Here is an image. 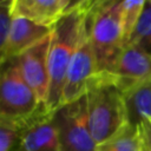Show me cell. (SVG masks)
I'll use <instances>...</instances> for the list:
<instances>
[{
	"mask_svg": "<svg viewBox=\"0 0 151 151\" xmlns=\"http://www.w3.org/2000/svg\"><path fill=\"white\" fill-rule=\"evenodd\" d=\"M46 107L21 76L17 58L0 61V126L18 131Z\"/></svg>",
	"mask_w": 151,
	"mask_h": 151,
	"instance_id": "obj_3",
	"label": "cell"
},
{
	"mask_svg": "<svg viewBox=\"0 0 151 151\" xmlns=\"http://www.w3.org/2000/svg\"><path fill=\"white\" fill-rule=\"evenodd\" d=\"M123 93L130 126L138 127L142 122L151 120V78L129 87Z\"/></svg>",
	"mask_w": 151,
	"mask_h": 151,
	"instance_id": "obj_12",
	"label": "cell"
},
{
	"mask_svg": "<svg viewBox=\"0 0 151 151\" xmlns=\"http://www.w3.org/2000/svg\"><path fill=\"white\" fill-rule=\"evenodd\" d=\"M94 4L96 1L93 0L76 1L53 27L48 54L50 87L45 104L50 112H54L60 106L68 66L77 51Z\"/></svg>",
	"mask_w": 151,
	"mask_h": 151,
	"instance_id": "obj_1",
	"label": "cell"
},
{
	"mask_svg": "<svg viewBox=\"0 0 151 151\" xmlns=\"http://www.w3.org/2000/svg\"><path fill=\"white\" fill-rule=\"evenodd\" d=\"M85 96L88 126L97 145L129 125L124 93L109 73H98Z\"/></svg>",
	"mask_w": 151,
	"mask_h": 151,
	"instance_id": "obj_2",
	"label": "cell"
},
{
	"mask_svg": "<svg viewBox=\"0 0 151 151\" xmlns=\"http://www.w3.org/2000/svg\"><path fill=\"white\" fill-rule=\"evenodd\" d=\"M145 151H151V120H144L138 125Z\"/></svg>",
	"mask_w": 151,
	"mask_h": 151,
	"instance_id": "obj_18",
	"label": "cell"
},
{
	"mask_svg": "<svg viewBox=\"0 0 151 151\" xmlns=\"http://www.w3.org/2000/svg\"><path fill=\"white\" fill-rule=\"evenodd\" d=\"M96 151H144V144L138 127L127 125L109 140L98 144Z\"/></svg>",
	"mask_w": 151,
	"mask_h": 151,
	"instance_id": "obj_13",
	"label": "cell"
},
{
	"mask_svg": "<svg viewBox=\"0 0 151 151\" xmlns=\"http://www.w3.org/2000/svg\"><path fill=\"white\" fill-rule=\"evenodd\" d=\"M109 74L124 92L129 87L151 78V55L138 46L127 44L123 47Z\"/></svg>",
	"mask_w": 151,
	"mask_h": 151,
	"instance_id": "obj_9",
	"label": "cell"
},
{
	"mask_svg": "<svg viewBox=\"0 0 151 151\" xmlns=\"http://www.w3.org/2000/svg\"><path fill=\"white\" fill-rule=\"evenodd\" d=\"M54 112L42 107L28 123L17 131L13 151H60Z\"/></svg>",
	"mask_w": 151,
	"mask_h": 151,
	"instance_id": "obj_8",
	"label": "cell"
},
{
	"mask_svg": "<svg viewBox=\"0 0 151 151\" xmlns=\"http://www.w3.org/2000/svg\"><path fill=\"white\" fill-rule=\"evenodd\" d=\"M60 151H96L94 142L88 126L86 96L59 106L54 113Z\"/></svg>",
	"mask_w": 151,
	"mask_h": 151,
	"instance_id": "obj_5",
	"label": "cell"
},
{
	"mask_svg": "<svg viewBox=\"0 0 151 151\" xmlns=\"http://www.w3.org/2000/svg\"><path fill=\"white\" fill-rule=\"evenodd\" d=\"M88 20L66 73L60 106L84 97L98 74L97 61L88 34Z\"/></svg>",
	"mask_w": 151,
	"mask_h": 151,
	"instance_id": "obj_6",
	"label": "cell"
},
{
	"mask_svg": "<svg viewBox=\"0 0 151 151\" xmlns=\"http://www.w3.org/2000/svg\"><path fill=\"white\" fill-rule=\"evenodd\" d=\"M52 32L39 42L15 57L22 78L44 105L46 104L50 87L48 54Z\"/></svg>",
	"mask_w": 151,
	"mask_h": 151,
	"instance_id": "obj_7",
	"label": "cell"
},
{
	"mask_svg": "<svg viewBox=\"0 0 151 151\" xmlns=\"http://www.w3.org/2000/svg\"><path fill=\"white\" fill-rule=\"evenodd\" d=\"M127 44L136 45L151 55V0L146 1L140 19Z\"/></svg>",
	"mask_w": 151,
	"mask_h": 151,
	"instance_id": "obj_15",
	"label": "cell"
},
{
	"mask_svg": "<svg viewBox=\"0 0 151 151\" xmlns=\"http://www.w3.org/2000/svg\"><path fill=\"white\" fill-rule=\"evenodd\" d=\"M52 31L53 28L40 26L21 17H14L5 46L2 60L18 57L47 37Z\"/></svg>",
	"mask_w": 151,
	"mask_h": 151,
	"instance_id": "obj_11",
	"label": "cell"
},
{
	"mask_svg": "<svg viewBox=\"0 0 151 151\" xmlns=\"http://www.w3.org/2000/svg\"><path fill=\"white\" fill-rule=\"evenodd\" d=\"M11 4L12 0H0V61L4 57L5 46L13 20L11 14Z\"/></svg>",
	"mask_w": 151,
	"mask_h": 151,
	"instance_id": "obj_16",
	"label": "cell"
},
{
	"mask_svg": "<svg viewBox=\"0 0 151 151\" xmlns=\"http://www.w3.org/2000/svg\"><path fill=\"white\" fill-rule=\"evenodd\" d=\"M88 34L98 73H110L124 47L122 1H96L90 14Z\"/></svg>",
	"mask_w": 151,
	"mask_h": 151,
	"instance_id": "obj_4",
	"label": "cell"
},
{
	"mask_svg": "<svg viewBox=\"0 0 151 151\" xmlns=\"http://www.w3.org/2000/svg\"><path fill=\"white\" fill-rule=\"evenodd\" d=\"M144 151H145V149H144Z\"/></svg>",
	"mask_w": 151,
	"mask_h": 151,
	"instance_id": "obj_19",
	"label": "cell"
},
{
	"mask_svg": "<svg viewBox=\"0 0 151 151\" xmlns=\"http://www.w3.org/2000/svg\"><path fill=\"white\" fill-rule=\"evenodd\" d=\"M146 1L144 0H124L122 1V29L124 46L130 40L140 15L144 11Z\"/></svg>",
	"mask_w": 151,
	"mask_h": 151,
	"instance_id": "obj_14",
	"label": "cell"
},
{
	"mask_svg": "<svg viewBox=\"0 0 151 151\" xmlns=\"http://www.w3.org/2000/svg\"><path fill=\"white\" fill-rule=\"evenodd\" d=\"M17 140V131L0 126V151H13Z\"/></svg>",
	"mask_w": 151,
	"mask_h": 151,
	"instance_id": "obj_17",
	"label": "cell"
},
{
	"mask_svg": "<svg viewBox=\"0 0 151 151\" xmlns=\"http://www.w3.org/2000/svg\"><path fill=\"white\" fill-rule=\"evenodd\" d=\"M74 5L71 0H12V18L21 17L44 27L53 28Z\"/></svg>",
	"mask_w": 151,
	"mask_h": 151,
	"instance_id": "obj_10",
	"label": "cell"
}]
</instances>
